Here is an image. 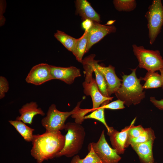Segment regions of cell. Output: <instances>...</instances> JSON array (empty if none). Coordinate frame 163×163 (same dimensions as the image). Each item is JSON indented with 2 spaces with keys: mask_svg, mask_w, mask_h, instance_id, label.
Instances as JSON below:
<instances>
[{
  "mask_svg": "<svg viewBox=\"0 0 163 163\" xmlns=\"http://www.w3.org/2000/svg\"><path fill=\"white\" fill-rule=\"evenodd\" d=\"M162 69L163 70V67L162 68V69Z\"/></svg>",
  "mask_w": 163,
  "mask_h": 163,
  "instance_id": "cell-34",
  "label": "cell"
},
{
  "mask_svg": "<svg viewBox=\"0 0 163 163\" xmlns=\"http://www.w3.org/2000/svg\"><path fill=\"white\" fill-rule=\"evenodd\" d=\"M20 116L17 117L16 120L21 121L25 123L31 124L34 116L37 114L42 116L45 115L42 110L38 107L37 103L32 101L23 105L19 110Z\"/></svg>",
  "mask_w": 163,
  "mask_h": 163,
  "instance_id": "cell-14",
  "label": "cell"
},
{
  "mask_svg": "<svg viewBox=\"0 0 163 163\" xmlns=\"http://www.w3.org/2000/svg\"><path fill=\"white\" fill-rule=\"evenodd\" d=\"M141 80L145 81L142 86L143 89L157 88L162 87V79L161 75L158 72H148Z\"/></svg>",
  "mask_w": 163,
  "mask_h": 163,
  "instance_id": "cell-19",
  "label": "cell"
},
{
  "mask_svg": "<svg viewBox=\"0 0 163 163\" xmlns=\"http://www.w3.org/2000/svg\"><path fill=\"white\" fill-rule=\"evenodd\" d=\"M54 36L67 50L72 52L77 39L74 38L59 30H57Z\"/></svg>",
  "mask_w": 163,
  "mask_h": 163,
  "instance_id": "cell-21",
  "label": "cell"
},
{
  "mask_svg": "<svg viewBox=\"0 0 163 163\" xmlns=\"http://www.w3.org/2000/svg\"><path fill=\"white\" fill-rule=\"evenodd\" d=\"M113 2L115 9L120 11H133L137 5L135 0H114Z\"/></svg>",
  "mask_w": 163,
  "mask_h": 163,
  "instance_id": "cell-25",
  "label": "cell"
},
{
  "mask_svg": "<svg viewBox=\"0 0 163 163\" xmlns=\"http://www.w3.org/2000/svg\"><path fill=\"white\" fill-rule=\"evenodd\" d=\"M84 88V92L87 96H90L91 97L93 111L100 107L103 103H109L112 100L113 97H107L104 96L99 91L95 79L93 78L89 83L85 81L83 83Z\"/></svg>",
  "mask_w": 163,
  "mask_h": 163,
  "instance_id": "cell-11",
  "label": "cell"
},
{
  "mask_svg": "<svg viewBox=\"0 0 163 163\" xmlns=\"http://www.w3.org/2000/svg\"><path fill=\"white\" fill-rule=\"evenodd\" d=\"M95 56L94 54L90 55L82 60V62L85 70V81L87 83L90 82L93 78L92 74L94 72V64L96 61L94 59Z\"/></svg>",
  "mask_w": 163,
  "mask_h": 163,
  "instance_id": "cell-22",
  "label": "cell"
},
{
  "mask_svg": "<svg viewBox=\"0 0 163 163\" xmlns=\"http://www.w3.org/2000/svg\"><path fill=\"white\" fill-rule=\"evenodd\" d=\"M96 66L105 78L107 85V92L110 96L112 94L115 93L120 88L122 80L117 76L115 68L111 65L107 67H104L98 64L97 62Z\"/></svg>",
  "mask_w": 163,
  "mask_h": 163,
  "instance_id": "cell-13",
  "label": "cell"
},
{
  "mask_svg": "<svg viewBox=\"0 0 163 163\" xmlns=\"http://www.w3.org/2000/svg\"><path fill=\"white\" fill-rule=\"evenodd\" d=\"M156 138L153 130L151 128H145L143 133L138 137L127 140L125 148L132 144L143 143Z\"/></svg>",
  "mask_w": 163,
  "mask_h": 163,
  "instance_id": "cell-20",
  "label": "cell"
},
{
  "mask_svg": "<svg viewBox=\"0 0 163 163\" xmlns=\"http://www.w3.org/2000/svg\"><path fill=\"white\" fill-rule=\"evenodd\" d=\"M124 102L119 99L113 101L110 103L105 102L101 104V106L104 109L112 110L123 109L125 108Z\"/></svg>",
  "mask_w": 163,
  "mask_h": 163,
  "instance_id": "cell-28",
  "label": "cell"
},
{
  "mask_svg": "<svg viewBox=\"0 0 163 163\" xmlns=\"http://www.w3.org/2000/svg\"><path fill=\"white\" fill-rule=\"evenodd\" d=\"M50 69L53 79L61 80L66 84H72L75 78L81 75L79 69L74 66L63 67L50 65Z\"/></svg>",
  "mask_w": 163,
  "mask_h": 163,
  "instance_id": "cell-12",
  "label": "cell"
},
{
  "mask_svg": "<svg viewBox=\"0 0 163 163\" xmlns=\"http://www.w3.org/2000/svg\"><path fill=\"white\" fill-rule=\"evenodd\" d=\"M53 79L51 73L50 65L41 63L34 66L25 78L28 83L36 85Z\"/></svg>",
  "mask_w": 163,
  "mask_h": 163,
  "instance_id": "cell-8",
  "label": "cell"
},
{
  "mask_svg": "<svg viewBox=\"0 0 163 163\" xmlns=\"http://www.w3.org/2000/svg\"><path fill=\"white\" fill-rule=\"evenodd\" d=\"M88 30H85L82 36L77 40L72 53L75 57L77 60L81 62L82 57L86 53L88 43Z\"/></svg>",
  "mask_w": 163,
  "mask_h": 163,
  "instance_id": "cell-18",
  "label": "cell"
},
{
  "mask_svg": "<svg viewBox=\"0 0 163 163\" xmlns=\"http://www.w3.org/2000/svg\"><path fill=\"white\" fill-rule=\"evenodd\" d=\"M155 163H157V162H155Z\"/></svg>",
  "mask_w": 163,
  "mask_h": 163,
  "instance_id": "cell-35",
  "label": "cell"
},
{
  "mask_svg": "<svg viewBox=\"0 0 163 163\" xmlns=\"http://www.w3.org/2000/svg\"><path fill=\"white\" fill-rule=\"evenodd\" d=\"M64 129L67 132L65 135L64 146L56 157L74 156L81 149L84 143L85 132L81 124L75 122H68L66 124Z\"/></svg>",
  "mask_w": 163,
  "mask_h": 163,
  "instance_id": "cell-3",
  "label": "cell"
},
{
  "mask_svg": "<svg viewBox=\"0 0 163 163\" xmlns=\"http://www.w3.org/2000/svg\"><path fill=\"white\" fill-rule=\"evenodd\" d=\"M149 29V43L152 45L163 25V6L161 0H153L145 15Z\"/></svg>",
  "mask_w": 163,
  "mask_h": 163,
  "instance_id": "cell-5",
  "label": "cell"
},
{
  "mask_svg": "<svg viewBox=\"0 0 163 163\" xmlns=\"http://www.w3.org/2000/svg\"><path fill=\"white\" fill-rule=\"evenodd\" d=\"M88 147L92 148L103 163H119L121 159L116 150L109 145L105 139L103 130L96 142L90 143Z\"/></svg>",
  "mask_w": 163,
  "mask_h": 163,
  "instance_id": "cell-7",
  "label": "cell"
},
{
  "mask_svg": "<svg viewBox=\"0 0 163 163\" xmlns=\"http://www.w3.org/2000/svg\"><path fill=\"white\" fill-rule=\"evenodd\" d=\"M93 22V21L91 20L86 19L83 21L82 26L85 30H88L91 27Z\"/></svg>",
  "mask_w": 163,
  "mask_h": 163,
  "instance_id": "cell-32",
  "label": "cell"
},
{
  "mask_svg": "<svg viewBox=\"0 0 163 163\" xmlns=\"http://www.w3.org/2000/svg\"><path fill=\"white\" fill-rule=\"evenodd\" d=\"M159 71L161 73L160 75H161V77L162 82V87L163 89V70L162 69H161Z\"/></svg>",
  "mask_w": 163,
  "mask_h": 163,
  "instance_id": "cell-33",
  "label": "cell"
},
{
  "mask_svg": "<svg viewBox=\"0 0 163 163\" xmlns=\"http://www.w3.org/2000/svg\"><path fill=\"white\" fill-rule=\"evenodd\" d=\"M155 139L131 145L138 155L141 163H155L152 148Z\"/></svg>",
  "mask_w": 163,
  "mask_h": 163,
  "instance_id": "cell-16",
  "label": "cell"
},
{
  "mask_svg": "<svg viewBox=\"0 0 163 163\" xmlns=\"http://www.w3.org/2000/svg\"><path fill=\"white\" fill-rule=\"evenodd\" d=\"M65 139L60 131L34 135L31 155L38 163L56 157L64 147Z\"/></svg>",
  "mask_w": 163,
  "mask_h": 163,
  "instance_id": "cell-1",
  "label": "cell"
},
{
  "mask_svg": "<svg viewBox=\"0 0 163 163\" xmlns=\"http://www.w3.org/2000/svg\"><path fill=\"white\" fill-rule=\"evenodd\" d=\"M88 153L84 158L81 159L78 155L73 157L70 163H103L93 149L88 147Z\"/></svg>",
  "mask_w": 163,
  "mask_h": 163,
  "instance_id": "cell-23",
  "label": "cell"
},
{
  "mask_svg": "<svg viewBox=\"0 0 163 163\" xmlns=\"http://www.w3.org/2000/svg\"><path fill=\"white\" fill-rule=\"evenodd\" d=\"M81 101L78 102L75 107V111L71 115L72 118L75 119V122L77 123L81 124L84 121V117L85 115L89 112H92L93 110L91 109H82L80 108Z\"/></svg>",
  "mask_w": 163,
  "mask_h": 163,
  "instance_id": "cell-27",
  "label": "cell"
},
{
  "mask_svg": "<svg viewBox=\"0 0 163 163\" xmlns=\"http://www.w3.org/2000/svg\"><path fill=\"white\" fill-rule=\"evenodd\" d=\"M145 128L141 125L135 126L133 125L128 131L127 139L136 138L144 132Z\"/></svg>",
  "mask_w": 163,
  "mask_h": 163,
  "instance_id": "cell-29",
  "label": "cell"
},
{
  "mask_svg": "<svg viewBox=\"0 0 163 163\" xmlns=\"http://www.w3.org/2000/svg\"><path fill=\"white\" fill-rule=\"evenodd\" d=\"M9 123L15 129L24 139L28 142H32L34 129L27 126L21 121L10 120Z\"/></svg>",
  "mask_w": 163,
  "mask_h": 163,
  "instance_id": "cell-17",
  "label": "cell"
},
{
  "mask_svg": "<svg viewBox=\"0 0 163 163\" xmlns=\"http://www.w3.org/2000/svg\"><path fill=\"white\" fill-rule=\"evenodd\" d=\"M136 119L135 118L129 125L122 129L121 132L114 129L113 127H110V130L107 132L113 148L116 150L119 155L124 152L128 131L134 125Z\"/></svg>",
  "mask_w": 163,
  "mask_h": 163,
  "instance_id": "cell-10",
  "label": "cell"
},
{
  "mask_svg": "<svg viewBox=\"0 0 163 163\" xmlns=\"http://www.w3.org/2000/svg\"><path fill=\"white\" fill-rule=\"evenodd\" d=\"M137 68L131 69L132 72L129 75L123 74L121 85L115 93L118 99L124 101L128 107L139 104L145 97V92L140 83L141 80L136 75Z\"/></svg>",
  "mask_w": 163,
  "mask_h": 163,
  "instance_id": "cell-2",
  "label": "cell"
},
{
  "mask_svg": "<svg viewBox=\"0 0 163 163\" xmlns=\"http://www.w3.org/2000/svg\"><path fill=\"white\" fill-rule=\"evenodd\" d=\"M9 89V83L7 79L4 77H0V99L3 98L5 94Z\"/></svg>",
  "mask_w": 163,
  "mask_h": 163,
  "instance_id": "cell-30",
  "label": "cell"
},
{
  "mask_svg": "<svg viewBox=\"0 0 163 163\" xmlns=\"http://www.w3.org/2000/svg\"><path fill=\"white\" fill-rule=\"evenodd\" d=\"M76 13L83 21L88 19L100 23V15L94 10L90 3L86 0H77L75 2Z\"/></svg>",
  "mask_w": 163,
  "mask_h": 163,
  "instance_id": "cell-15",
  "label": "cell"
},
{
  "mask_svg": "<svg viewBox=\"0 0 163 163\" xmlns=\"http://www.w3.org/2000/svg\"><path fill=\"white\" fill-rule=\"evenodd\" d=\"M150 101L157 108L160 110H163V99L158 100L155 97H150Z\"/></svg>",
  "mask_w": 163,
  "mask_h": 163,
  "instance_id": "cell-31",
  "label": "cell"
},
{
  "mask_svg": "<svg viewBox=\"0 0 163 163\" xmlns=\"http://www.w3.org/2000/svg\"><path fill=\"white\" fill-rule=\"evenodd\" d=\"M98 61H96L94 66V70L95 75V80L99 89L101 93L104 96L109 97H110L107 91V85L106 80L103 74L97 69L96 66V64L97 62H98Z\"/></svg>",
  "mask_w": 163,
  "mask_h": 163,
  "instance_id": "cell-24",
  "label": "cell"
},
{
  "mask_svg": "<svg viewBox=\"0 0 163 163\" xmlns=\"http://www.w3.org/2000/svg\"><path fill=\"white\" fill-rule=\"evenodd\" d=\"M132 47L139 68L151 72H155L162 68L163 59L159 50L146 49L143 46L135 44L132 45Z\"/></svg>",
  "mask_w": 163,
  "mask_h": 163,
  "instance_id": "cell-4",
  "label": "cell"
},
{
  "mask_svg": "<svg viewBox=\"0 0 163 163\" xmlns=\"http://www.w3.org/2000/svg\"><path fill=\"white\" fill-rule=\"evenodd\" d=\"M116 28L114 25L107 26L93 21L91 27L88 30V43L86 50L87 53L92 46L105 36L115 33Z\"/></svg>",
  "mask_w": 163,
  "mask_h": 163,
  "instance_id": "cell-9",
  "label": "cell"
},
{
  "mask_svg": "<svg viewBox=\"0 0 163 163\" xmlns=\"http://www.w3.org/2000/svg\"><path fill=\"white\" fill-rule=\"evenodd\" d=\"M75 108L70 111L62 112L58 110L54 104L49 108L46 116L41 120L42 126L46 131L57 132L65 129V121L67 118L75 111Z\"/></svg>",
  "mask_w": 163,
  "mask_h": 163,
  "instance_id": "cell-6",
  "label": "cell"
},
{
  "mask_svg": "<svg viewBox=\"0 0 163 163\" xmlns=\"http://www.w3.org/2000/svg\"><path fill=\"white\" fill-rule=\"evenodd\" d=\"M104 109H105L100 107L94 110L88 115L85 116L84 117V119H93L100 121L104 125L108 132L110 130V127L108 126L106 121L104 114Z\"/></svg>",
  "mask_w": 163,
  "mask_h": 163,
  "instance_id": "cell-26",
  "label": "cell"
}]
</instances>
